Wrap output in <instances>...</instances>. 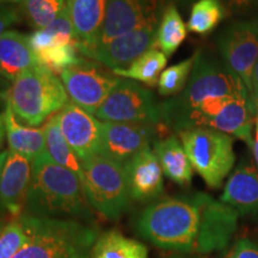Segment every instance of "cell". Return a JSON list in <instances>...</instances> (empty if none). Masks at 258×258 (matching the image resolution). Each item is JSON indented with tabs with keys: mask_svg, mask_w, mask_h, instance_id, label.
Masks as SVG:
<instances>
[{
	"mask_svg": "<svg viewBox=\"0 0 258 258\" xmlns=\"http://www.w3.org/2000/svg\"><path fill=\"white\" fill-rule=\"evenodd\" d=\"M160 124L123 123V122H102V135L99 154L124 165L135 154L151 147L158 140ZM169 129V128H167Z\"/></svg>",
	"mask_w": 258,
	"mask_h": 258,
	"instance_id": "obj_11",
	"label": "cell"
},
{
	"mask_svg": "<svg viewBox=\"0 0 258 258\" xmlns=\"http://www.w3.org/2000/svg\"><path fill=\"white\" fill-rule=\"evenodd\" d=\"M220 201L241 214L258 212V171L252 164H241L234 171L226 183Z\"/></svg>",
	"mask_w": 258,
	"mask_h": 258,
	"instance_id": "obj_19",
	"label": "cell"
},
{
	"mask_svg": "<svg viewBox=\"0 0 258 258\" xmlns=\"http://www.w3.org/2000/svg\"><path fill=\"white\" fill-rule=\"evenodd\" d=\"M91 258H148L147 246L110 230L99 234L91 250Z\"/></svg>",
	"mask_w": 258,
	"mask_h": 258,
	"instance_id": "obj_22",
	"label": "cell"
},
{
	"mask_svg": "<svg viewBox=\"0 0 258 258\" xmlns=\"http://www.w3.org/2000/svg\"><path fill=\"white\" fill-rule=\"evenodd\" d=\"M44 134H46V152L49 157L59 164L76 173L80 180L83 179L82 161L78 159L76 153L67 143V140L61 133L57 114H54L48 118L44 124Z\"/></svg>",
	"mask_w": 258,
	"mask_h": 258,
	"instance_id": "obj_24",
	"label": "cell"
},
{
	"mask_svg": "<svg viewBox=\"0 0 258 258\" xmlns=\"http://www.w3.org/2000/svg\"><path fill=\"white\" fill-rule=\"evenodd\" d=\"M227 258H258V246L249 239H240L234 244Z\"/></svg>",
	"mask_w": 258,
	"mask_h": 258,
	"instance_id": "obj_30",
	"label": "cell"
},
{
	"mask_svg": "<svg viewBox=\"0 0 258 258\" xmlns=\"http://www.w3.org/2000/svg\"><path fill=\"white\" fill-rule=\"evenodd\" d=\"M256 104H258V98L256 99Z\"/></svg>",
	"mask_w": 258,
	"mask_h": 258,
	"instance_id": "obj_42",
	"label": "cell"
},
{
	"mask_svg": "<svg viewBox=\"0 0 258 258\" xmlns=\"http://www.w3.org/2000/svg\"><path fill=\"white\" fill-rule=\"evenodd\" d=\"M231 206L205 192L156 201L139 213L134 230L161 250L182 254H207L230 243L238 226Z\"/></svg>",
	"mask_w": 258,
	"mask_h": 258,
	"instance_id": "obj_2",
	"label": "cell"
},
{
	"mask_svg": "<svg viewBox=\"0 0 258 258\" xmlns=\"http://www.w3.org/2000/svg\"><path fill=\"white\" fill-rule=\"evenodd\" d=\"M31 238V227L28 215L21 217L6 224L0 233V258H12Z\"/></svg>",
	"mask_w": 258,
	"mask_h": 258,
	"instance_id": "obj_28",
	"label": "cell"
},
{
	"mask_svg": "<svg viewBox=\"0 0 258 258\" xmlns=\"http://www.w3.org/2000/svg\"><path fill=\"white\" fill-rule=\"evenodd\" d=\"M183 2H189V0H183Z\"/></svg>",
	"mask_w": 258,
	"mask_h": 258,
	"instance_id": "obj_43",
	"label": "cell"
},
{
	"mask_svg": "<svg viewBox=\"0 0 258 258\" xmlns=\"http://www.w3.org/2000/svg\"><path fill=\"white\" fill-rule=\"evenodd\" d=\"M251 150H252L253 156H254V160H256L257 167H258V115L256 116V118H254L253 144H252V147H251Z\"/></svg>",
	"mask_w": 258,
	"mask_h": 258,
	"instance_id": "obj_33",
	"label": "cell"
},
{
	"mask_svg": "<svg viewBox=\"0 0 258 258\" xmlns=\"http://www.w3.org/2000/svg\"><path fill=\"white\" fill-rule=\"evenodd\" d=\"M4 117L6 128V140L9 150L21 154L34 161L38 156L46 152V134L44 127H30L18 121L11 106L4 103Z\"/></svg>",
	"mask_w": 258,
	"mask_h": 258,
	"instance_id": "obj_20",
	"label": "cell"
},
{
	"mask_svg": "<svg viewBox=\"0 0 258 258\" xmlns=\"http://www.w3.org/2000/svg\"><path fill=\"white\" fill-rule=\"evenodd\" d=\"M218 48L225 66L241 80L253 98L251 77L258 60V19L235 22L226 28L219 37Z\"/></svg>",
	"mask_w": 258,
	"mask_h": 258,
	"instance_id": "obj_9",
	"label": "cell"
},
{
	"mask_svg": "<svg viewBox=\"0 0 258 258\" xmlns=\"http://www.w3.org/2000/svg\"><path fill=\"white\" fill-rule=\"evenodd\" d=\"M10 85H11V83L4 78V76H3L2 73V70H0V93H3L5 90H8Z\"/></svg>",
	"mask_w": 258,
	"mask_h": 258,
	"instance_id": "obj_37",
	"label": "cell"
},
{
	"mask_svg": "<svg viewBox=\"0 0 258 258\" xmlns=\"http://www.w3.org/2000/svg\"><path fill=\"white\" fill-rule=\"evenodd\" d=\"M82 169L83 188L90 207L109 220H118L131 201L124 165L96 154L83 161Z\"/></svg>",
	"mask_w": 258,
	"mask_h": 258,
	"instance_id": "obj_6",
	"label": "cell"
},
{
	"mask_svg": "<svg viewBox=\"0 0 258 258\" xmlns=\"http://www.w3.org/2000/svg\"><path fill=\"white\" fill-rule=\"evenodd\" d=\"M95 116L104 122L160 124V103L150 90L133 80L120 78Z\"/></svg>",
	"mask_w": 258,
	"mask_h": 258,
	"instance_id": "obj_8",
	"label": "cell"
},
{
	"mask_svg": "<svg viewBox=\"0 0 258 258\" xmlns=\"http://www.w3.org/2000/svg\"><path fill=\"white\" fill-rule=\"evenodd\" d=\"M167 258H206V257H198V256H185V254H173V256H170V257H167Z\"/></svg>",
	"mask_w": 258,
	"mask_h": 258,
	"instance_id": "obj_39",
	"label": "cell"
},
{
	"mask_svg": "<svg viewBox=\"0 0 258 258\" xmlns=\"http://www.w3.org/2000/svg\"><path fill=\"white\" fill-rule=\"evenodd\" d=\"M256 110H257V115H258V104H256Z\"/></svg>",
	"mask_w": 258,
	"mask_h": 258,
	"instance_id": "obj_41",
	"label": "cell"
},
{
	"mask_svg": "<svg viewBox=\"0 0 258 258\" xmlns=\"http://www.w3.org/2000/svg\"><path fill=\"white\" fill-rule=\"evenodd\" d=\"M158 24H147L116 37L108 43L85 51L83 53V56L102 63L103 66L111 69V71L125 69L147 50L156 48Z\"/></svg>",
	"mask_w": 258,
	"mask_h": 258,
	"instance_id": "obj_13",
	"label": "cell"
},
{
	"mask_svg": "<svg viewBox=\"0 0 258 258\" xmlns=\"http://www.w3.org/2000/svg\"><path fill=\"white\" fill-rule=\"evenodd\" d=\"M67 6L69 0H25L19 5V11L38 30L49 27Z\"/></svg>",
	"mask_w": 258,
	"mask_h": 258,
	"instance_id": "obj_27",
	"label": "cell"
},
{
	"mask_svg": "<svg viewBox=\"0 0 258 258\" xmlns=\"http://www.w3.org/2000/svg\"><path fill=\"white\" fill-rule=\"evenodd\" d=\"M194 63H195V54L189 59L180 61L169 69L164 70L158 82V91L163 97L177 96L184 90L191 76Z\"/></svg>",
	"mask_w": 258,
	"mask_h": 258,
	"instance_id": "obj_29",
	"label": "cell"
},
{
	"mask_svg": "<svg viewBox=\"0 0 258 258\" xmlns=\"http://www.w3.org/2000/svg\"><path fill=\"white\" fill-rule=\"evenodd\" d=\"M60 78L71 102L92 115L96 114L120 80V77H116L112 72H106L98 64L85 59L76 66L64 70Z\"/></svg>",
	"mask_w": 258,
	"mask_h": 258,
	"instance_id": "obj_10",
	"label": "cell"
},
{
	"mask_svg": "<svg viewBox=\"0 0 258 258\" xmlns=\"http://www.w3.org/2000/svg\"><path fill=\"white\" fill-rule=\"evenodd\" d=\"M21 11L10 6H0V37L8 31V29L21 22Z\"/></svg>",
	"mask_w": 258,
	"mask_h": 258,
	"instance_id": "obj_31",
	"label": "cell"
},
{
	"mask_svg": "<svg viewBox=\"0 0 258 258\" xmlns=\"http://www.w3.org/2000/svg\"><path fill=\"white\" fill-rule=\"evenodd\" d=\"M57 118L61 133L82 163L99 154L102 122L95 115L69 102L57 112Z\"/></svg>",
	"mask_w": 258,
	"mask_h": 258,
	"instance_id": "obj_14",
	"label": "cell"
},
{
	"mask_svg": "<svg viewBox=\"0 0 258 258\" xmlns=\"http://www.w3.org/2000/svg\"><path fill=\"white\" fill-rule=\"evenodd\" d=\"M188 35V27L183 22L178 10L173 4H169L161 14L157 28L156 48L171 56L184 42Z\"/></svg>",
	"mask_w": 258,
	"mask_h": 258,
	"instance_id": "obj_25",
	"label": "cell"
},
{
	"mask_svg": "<svg viewBox=\"0 0 258 258\" xmlns=\"http://www.w3.org/2000/svg\"><path fill=\"white\" fill-rule=\"evenodd\" d=\"M6 140V128H5V122L3 114H0V150L4 146V143Z\"/></svg>",
	"mask_w": 258,
	"mask_h": 258,
	"instance_id": "obj_35",
	"label": "cell"
},
{
	"mask_svg": "<svg viewBox=\"0 0 258 258\" xmlns=\"http://www.w3.org/2000/svg\"><path fill=\"white\" fill-rule=\"evenodd\" d=\"M0 99L30 127L43 123L70 102L61 78L41 63L22 73L0 93Z\"/></svg>",
	"mask_w": 258,
	"mask_h": 258,
	"instance_id": "obj_4",
	"label": "cell"
},
{
	"mask_svg": "<svg viewBox=\"0 0 258 258\" xmlns=\"http://www.w3.org/2000/svg\"><path fill=\"white\" fill-rule=\"evenodd\" d=\"M131 200L148 202L159 198L164 190L163 169L151 147L139 152L124 164Z\"/></svg>",
	"mask_w": 258,
	"mask_h": 258,
	"instance_id": "obj_15",
	"label": "cell"
},
{
	"mask_svg": "<svg viewBox=\"0 0 258 258\" xmlns=\"http://www.w3.org/2000/svg\"><path fill=\"white\" fill-rule=\"evenodd\" d=\"M192 169L206 184L217 189L234 165L231 135L209 128H191L178 133Z\"/></svg>",
	"mask_w": 258,
	"mask_h": 258,
	"instance_id": "obj_7",
	"label": "cell"
},
{
	"mask_svg": "<svg viewBox=\"0 0 258 258\" xmlns=\"http://www.w3.org/2000/svg\"><path fill=\"white\" fill-rule=\"evenodd\" d=\"M4 226H5L4 221H2V220H0V233H2V231H3V228H4Z\"/></svg>",
	"mask_w": 258,
	"mask_h": 258,
	"instance_id": "obj_40",
	"label": "cell"
},
{
	"mask_svg": "<svg viewBox=\"0 0 258 258\" xmlns=\"http://www.w3.org/2000/svg\"><path fill=\"white\" fill-rule=\"evenodd\" d=\"M153 151L167 178L183 186L191 183L192 165L182 141L176 135L157 140L153 144Z\"/></svg>",
	"mask_w": 258,
	"mask_h": 258,
	"instance_id": "obj_21",
	"label": "cell"
},
{
	"mask_svg": "<svg viewBox=\"0 0 258 258\" xmlns=\"http://www.w3.org/2000/svg\"><path fill=\"white\" fill-rule=\"evenodd\" d=\"M161 5V0H108L105 19L97 46L108 43L147 24H158Z\"/></svg>",
	"mask_w": 258,
	"mask_h": 258,
	"instance_id": "obj_12",
	"label": "cell"
},
{
	"mask_svg": "<svg viewBox=\"0 0 258 258\" xmlns=\"http://www.w3.org/2000/svg\"><path fill=\"white\" fill-rule=\"evenodd\" d=\"M228 8L239 10L243 8H247L249 5H252L254 3H258V0H225Z\"/></svg>",
	"mask_w": 258,
	"mask_h": 258,
	"instance_id": "obj_32",
	"label": "cell"
},
{
	"mask_svg": "<svg viewBox=\"0 0 258 258\" xmlns=\"http://www.w3.org/2000/svg\"><path fill=\"white\" fill-rule=\"evenodd\" d=\"M9 151L0 176L2 207L14 218L25 211V203L31 180V161L21 154Z\"/></svg>",
	"mask_w": 258,
	"mask_h": 258,
	"instance_id": "obj_16",
	"label": "cell"
},
{
	"mask_svg": "<svg viewBox=\"0 0 258 258\" xmlns=\"http://www.w3.org/2000/svg\"><path fill=\"white\" fill-rule=\"evenodd\" d=\"M27 215L31 238L12 258H91L92 246L99 235L92 224Z\"/></svg>",
	"mask_w": 258,
	"mask_h": 258,
	"instance_id": "obj_5",
	"label": "cell"
},
{
	"mask_svg": "<svg viewBox=\"0 0 258 258\" xmlns=\"http://www.w3.org/2000/svg\"><path fill=\"white\" fill-rule=\"evenodd\" d=\"M24 213L40 218L93 222L82 180L71 170L56 164L47 152L31 164V180Z\"/></svg>",
	"mask_w": 258,
	"mask_h": 258,
	"instance_id": "obj_3",
	"label": "cell"
},
{
	"mask_svg": "<svg viewBox=\"0 0 258 258\" xmlns=\"http://www.w3.org/2000/svg\"><path fill=\"white\" fill-rule=\"evenodd\" d=\"M40 64L32 51L29 36L16 30H8L0 37V70L10 83L25 71Z\"/></svg>",
	"mask_w": 258,
	"mask_h": 258,
	"instance_id": "obj_18",
	"label": "cell"
},
{
	"mask_svg": "<svg viewBox=\"0 0 258 258\" xmlns=\"http://www.w3.org/2000/svg\"><path fill=\"white\" fill-rule=\"evenodd\" d=\"M108 0H69V12L80 53L97 47L104 23Z\"/></svg>",
	"mask_w": 258,
	"mask_h": 258,
	"instance_id": "obj_17",
	"label": "cell"
},
{
	"mask_svg": "<svg viewBox=\"0 0 258 258\" xmlns=\"http://www.w3.org/2000/svg\"><path fill=\"white\" fill-rule=\"evenodd\" d=\"M25 2V0H0V5L2 4H19Z\"/></svg>",
	"mask_w": 258,
	"mask_h": 258,
	"instance_id": "obj_38",
	"label": "cell"
},
{
	"mask_svg": "<svg viewBox=\"0 0 258 258\" xmlns=\"http://www.w3.org/2000/svg\"><path fill=\"white\" fill-rule=\"evenodd\" d=\"M8 154H9V151H2V152H0V176H2V171H3V167H4L6 158H8ZM2 211H3V207H2V202H0V213H2Z\"/></svg>",
	"mask_w": 258,
	"mask_h": 258,
	"instance_id": "obj_36",
	"label": "cell"
},
{
	"mask_svg": "<svg viewBox=\"0 0 258 258\" xmlns=\"http://www.w3.org/2000/svg\"><path fill=\"white\" fill-rule=\"evenodd\" d=\"M167 63V56L158 48H152L138 57L131 66L125 69H116L111 72L116 77L140 82L148 86L158 85L161 73Z\"/></svg>",
	"mask_w": 258,
	"mask_h": 258,
	"instance_id": "obj_23",
	"label": "cell"
},
{
	"mask_svg": "<svg viewBox=\"0 0 258 258\" xmlns=\"http://www.w3.org/2000/svg\"><path fill=\"white\" fill-rule=\"evenodd\" d=\"M226 17V9L221 0H198L190 11L186 27L194 34L206 36Z\"/></svg>",
	"mask_w": 258,
	"mask_h": 258,
	"instance_id": "obj_26",
	"label": "cell"
},
{
	"mask_svg": "<svg viewBox=\"0 0 258 258\" xmlns=\"http://www.w3.org/2000/svg\"><path fill=\"white\" fill-rule=\"evenodd\" d=\"M251 84H252V93L254 101L258 98V60L254 64L252 71V77H251Z\"/></svg>",
	"mask_w": 258,
	"mask_h": 258,
	"instance_id": "obj_34",
	"label": "cell"
},
{
	"mask_svg": "<svg viewBox=\"0 0 258 258\" xmlns=\"http://www.w3.org/2000/svg\"><path fill=\"white\" fill-rule=\"evenodd\" d=\"M161 122L177 133L209 128L253 144L256 102L225 64L195 53L189 82L179 95L160 103Z\"/></svg>",
	"mask_w": 258,
	"mask_h": 258,
	"instance_id": "obj_1",
	"label": "cell"
}]
</instances>
